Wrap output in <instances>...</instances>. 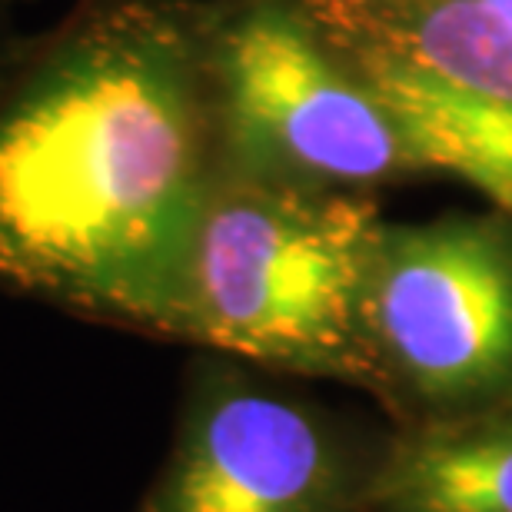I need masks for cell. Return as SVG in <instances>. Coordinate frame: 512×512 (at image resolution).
Instances as JSON below:
<instances>
[{"label":"cell","instance_id":"7","mask_svg":"<svg viewBox=\"0 0 512 512\" xmlns=\"http://www.w3.org/2000/svg\"><path fill=\"white\" fill-rule=\"evenodd\" d=\"M373 512H512V396L389 426Z\"/></svg>","mask_w":512,"mask_h":512},{"label":"cell","instance_id":"4","mask_svg":"<svg viewBox=\"0 0 512 512\" xmlns=\"http://www.w3.org/2000/svg\"><path fill=\"white\" fill-rule=\"evenodd\" d=\"M220 160L250 177L370 190L423 173L383 104L293 0L207 24Z\"/></svg>","mask_w":512,"mask_h":512},{"label":"cell","instance_id":"6","mask_svg":"<svg viewBox=\"0 0 512 512\" xmlns=\"http://www.w3.org/2000/svg\"><path fill=\"white\" fill-rule=\"evenodd\" d=\"M300 10L393 117L419 170L453 173L512 217V34L489 10L476 0Z\"/></svg>","mask_w":512,"mask_h":512},{"label":"cell","instance_id":"1","mask_svg":"<svg viewBox=\"0 0 512 512\" xmlns=\"http://www.w3.org/2000/svg\"><path fill=\"white\" fill-rule=\"evenodd\" d=\"M220 163L207 24L97 10L0 104V283L167 336Z\"/></svg>","mask_w":512,"mask_h":512},{"label":"cell","instance_id":"3","mask_svg":"<svg viewBox=\"0 0 512 512\" xmlns=\"http://www.w3.org/2000/svg\"><path fill=\"white\" fill-rule=\"evenodd\" d=\"M366 333L389 426L512 396V217L383 223L366 276Z\"/></svg>","mask_w":512,"mask_h":512},{"label":"cell","instance_id":"2","mask_svg":"<svg viewBox=\"0 0 512 512\" xmlns=\"http://www.w3.org/2000/svg\"><path fill=\"white\" fill-rule=\"evenodd\" d=\"M383 223L370 190L300 187L220 163L167 336L276 376L363 389L380 403L366 276Z\"/></svg>","mask_w":512,"mask_h":512},{"label":"cell","instance_id":"5","mask_svg":"<svg viewBox=\"0 0 512 512\" xmlns=\"http://www.w3.org/2000/svg\"><path fill=\"white\" fill-rule=\"evenodd\" d=\"M386 439L389 426L213 353L190 373L137 512H373Z\"/></svg>","mask_w":512,"mask_h":512},{"label":"cell","instance_id":"9","mask_svg":"<svg viewBox=\"0 0 512 512\" xmlns=\"http://www.w3.org/2000/svg\"><path fill=\"white\" fill-rule=\"evenodd\" d=\"M300 7H313V4H343V0H293Z\"/></svg>","mask_w":512,"mask_h":512},{"label":"cell","instance_id":"8","mask_svg":"<svg viewBox=\"0 0 512 512\" xmlns=\"http://www.w3.org/2000/svg\"><path fill=\"white\" fill-rule=\"evenodd\" d=\"M476 4L483 10H489V14H493L499 24L512 34V0H476Z\"/></svg>","mask_w":512,"mask_h":512}]
</instances>
